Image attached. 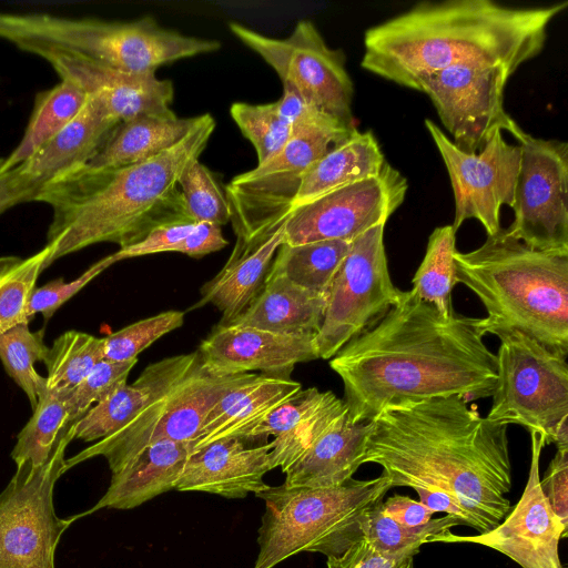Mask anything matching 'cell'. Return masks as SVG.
Returning <instances> with one entry per match:
<instances>
[{
	"instance_id": "obj_30",
	"label": "cell",
	"mask_w": 568,
	"mask_h": 568,
	"mask_svg": "<svg viewBox=\"0 0 568 568\" xmlns=\"http://www.w3.org/2000/svg\"><path fill=\"white\" fill-rule=\"evenodd\" d=\"M200 115L179 118L173 111L142 114L120 122L87 163L92 168H120L152 159L184 139Z\"/></svg>"
},
{
	"instance_id": "obj_7",
	"label": "cell",
	"mask_w": 568,
	"mask_h": 568,
	"mask_svg": "<svg viewBox=\"0 0 568 568\" xmlns=\"http://www.w3.org/2000/svg\"><path fill=\"white\" fill-rule=\"evenodd\" d=\"M385 475L331 488L283 484L255 494L265 501L253 568H274L301 552L338 556L363 538L365 514L390 489Z\"/></svg>"
},
{
	"instance_id": "obj_25",
	"label": "cell",
	"mask_w": 568,
	"mask_h": 568,
	"mask_svg": "<svg viewBox=\"0 0 568 568\" xmlns=\"http://www.w3.org/2000/svg\"><path fill=\"white\" fill-rule=\"evenodd\" d=\"M287 219L253 237L236 240L224 266L201 287V300L195 306L214 305L222 313L221 325L239 317L257 295L267 276L284 241Z\"/></svg>"
},
{
	"instance_id": "obj_2",
	"label": "cell",
	"mask_w": 568,
	"mask_h": 568,
	"mask_svg": "<svg viewBox=\"0 0 568 568\" xmlns=\"http://www.w3.org/2000/svg\"><path fill=\"white\" fill-rule=\"evenodd\" d=\"M369 424L363 464L379 465L392 488L448 494L479 534L509 513L508 426L480 416L465 397L386 407Z\"/></svg>"
},
{
	"instance_id": "obj_38",
	"label": "cell",
	"mask_w": 568,
	"mask_h": 568,
	"mask_svg": "<svg viewBox=\"0 0 568 568\" xmlns=\"http://www.w3.org/2000/svg\"><path fill=\"white\" fill-rule=\"evenodd\" d=\"M48 255L49 248L44 246L26 258L0 257V333L29 324V301Z\"/></svg>"
},
{
	"instance_id": "obj_8",
	"label": "cell",
	"mask_w": 568,
	"mask_h": 568,
	"mask_svg": "<svg viewBox=\"0 0 568 568\" xmlns=\"http://www.w3.org/2000/svg\"><path fill=\"white\" fill-rule=\"evenodd\" d=\"M498 338L497 381L486 417L507 426H523L542 438L545 445L568 450L566 357L518 331Z\"/></svg>"
},
{
	"instance_id": "obj_42",
	"label": "cell",
	"mask_w": 568,
	"mask_h": 568,
	"mask_svg": "<svg viewBox=\"0 0 568 568\" xmlns=\"http://www.w3.org/2000/svg\"><path fill=\"white\" fill-rule=\"evenodd\" d=\"M183 323L181 311H166L132 323L103 337V358L112 362L136 359L146 347Z\"/></svg>"
},
{
	"instance_id": "obj_11",
	"label": "cell",
	"mask_w": 568,
	"mask_h": 568,
	"mask_svg": "<svg viewBox=\"0 0 568 568\" xmlns=\"http://www.w3.org/2000/svg\"><path fill=\"white\" fill-rule=\"evenodd\" d=\"M231 32L255 51L280 77L283 89L304 102L355 129L352 112L354 87L345 68V55L331 49L310 20H301L285 39L264 36L239 22Z\"/></svg>"
},
{
	"instance_id": "obj_50",
	"label": "cell",
	"mask_w": 568,
	"mask_h": 568,
	"mask_svg": "<svg viewBox=\"0 0 568 568\" xmlns=\"http://www.w3.org/2000/svg\"><path fill=\"white\" fill-rule=\"evenodd\" d=\"M402 568H414L413 558L407 559Z\"/></svg>"
},
{
	"instance_id": "obj_39",
	"label": "cell",
	"mask_w": 568,
	"mask_h": 568,
	"mask_svg": "<svg viewBox=\"0 0 568 568\" xmlns=\"http://www.w3.org/2000/svg\"><path fill=\"white\" fill-rule=\"evenodd\" d=\"M48 351L44 331L32 332L29 324L0 333V359L8 375L27 395L32 409L45 387V377L37 372L34 365L44 362Z\"/></svg>"
},
{
	"instance_id": "obj_32",
	"label": "cell",
	"mask_w": 568,
	"mask_h": 568,
	"mask_svg": "<svg viewBox=\"0 0 568 568\" xmlns=\"http://www.w3.org/2000/svg\"><path fill=\"white\" fill-rule=\"evenodd\" d=\"M87 101L88 94L68 80L39 92L22 139L7 158L0 159V174L32 156L63 131L79 115Z\"/></svg>"
},
{
	"instance_id": "obj_14",
	"label": "cell",
	"mask_w": 568,
	"mask_h": 568,
	"mask_svg": "<svg viewBox=\"0 0 568 568\" xmlns=\"http://www.w3.org/2000/svg\"><path fill=\"white\" fill-rule=\"evenodd\" d=\"M511 74L498 65H454L424 77L416 90L429 97L452 142L475 154L496 131H507L518 142L527 134L504 108Z\"/></svg>"
},
{
	"instance_id": "obj_40",
	"label": "cell",
	"mask_w": 568,
	"mask_h": 568,
	"mask_svg": "<svg viewBox=\"0 0 568 568\" xmlns=\"http://www.w3.org/2000/svg\"><path fill=\"white\" fill-rule=\"evenodd\" d=\"M230 114L255 148L257 165L277 155L292 138V128L281 115L276 101L265 104L235 102Z\"/></svg>"
},
{
	"instance_id": "obj_20",
	"label": "cell",
	"mask_w": 568,
	"mask_h": 568,
	"mask_svg": "<svg viewBox=\"0 0 568 568\" xmlns=\"http://www.w3.org/2000/svg\"><path fill=\"white\" fill-rule=\"evenodd\" d=\"M196 353L202 367L215 376L261 371L290 378L296 364L318 359L315 335H285L235 324L216 325Z\"/></svg>"
},
{
	"instance_id": "obj_36",
	"label": "cell",
	"mask_w": 568,
	"mask_h": 568,
	"mask_svg": "<svg viewBox=\"0 0 568 568\" xmlns=\"http://www.w3.org/2000/svg\"><path fill=\"white\" fill-rule=\"evenodd\" d=\"M103 338L79 331L57 337L44 359L45 386L69 394L103 359Z\"/></svg>"
},
{
	"instance_id": "obj_37",
	"label": "cell",
	"mask_w": 568,
	"mask_h": 568,
	"mask_svg": "<svg viewBox=\"0 0 568 568\" xmlns=\"http://www.w3.org/2000/svg\"><path fill=\"white\" fill-rule=\"evenodd\" d=\"M383 501V500H382ZM382 501L373 506L363 520V537H365L378 551L399 558L414 557L423 544L430 540L462 523L452 516L432 519L419 528H407L382 509Z\"/></svg>"
},
{
	"instance_id": "obj_6",
	"label": "cell",
	"mask_w": 568,
	"mask_h": 568,
	"mask_svg": "<svg viewBox=\"0 0 568 568\" xmlns=\"http://www.w3.org/2000/svg\"><path fill=\"white\" fill-rule=\"evenodd\" d=\"M0 38L30 53L55 50L129 73L155 72L160 65L221 48L217 40L166 29L149 16L133 21H104L48 13H0Z\"/></svg>"
},
{
	"instance_id": "obj_44",
	"label": "cell",
	"mask_w": 568,
	"mask_h": 568,
	"mask_svg": "<svg viewBox=\"0 0 568 568\" xmlns=\"http://www.w3.org/2000/svg\"><path fill=\"white\" fill-rule=\"evenodd\" d=\"M114 263H116V260L111 254L98 261L71 282L57 278L40 287H36L29 301V318L31 320L33 315L40 313L48 321L67 301Z\"/></svg>"
},
{
	"instance_id": "obj_23",
	"label": "cell",
	"mask_w": 568,
	"mask_h": 568,
	"mask_svg": "<svg viewBox=\"0 0 568 568\" xmlns=\"http://www.w3.org/2000/svg\"><path fill=\"white\" fill-rule=\"evenodd\" d=\"M347 414L343 399L316 387L301 389L267 414L240 438L248 444H266L273 467L284 473L335 422Z\"/></svg>"
},
{
	"instance_id": "obj_9",
	"label": "cell",
	"mask_w": 568,
	"mask_h": 568,
	"mask_svg": "<svg viewBox=\"0 0 568 568\" xmlns=\"http://www.w3.org/2000/svg\"><path fill=\"white\" fill-rule=\"evenodd\" d=\"M72 440L67 428L47 463L17 465L0 493V568H55L57 546L77 518L58 517L53 504Z\"/></svg>"
},
{
	"instance_id": "obj_1",
	"label": "cell",
	"mask_w": 568,
	"mask_h": 568,
	"mask_svg": "<svg viewBox=\"0 0 568 568\" xmlns=\"http://www.w3.org/2000/svg\"><path fill=\"white\" fill-rule=\"evenodd\" d=\"M481 318L442 315L413 290L329 359L341 377L351 423L384 408L459 395H493L497 356L484 343Z\"/></svg>"
},
{
	"instance_id": "obj_3",
	"label": "cell",
	"mask_w": 568,
	"mask_h": 568,
	"mask_svg": "<svg viewBox=\"0 0 568 568\" xmlns=\"http://www.w3.org/2000/svg\"><path fill=\"white\" fill-rule=\"evenodd\" d=\"M567 7L420 2L365 32L361 65L413 90L424 77L454 65H498L515 73L541 52L548 26Z\"/></svg>"
},
{
	"instance_id": "obj_10",
	"label": "cell",
	"mask_w": 568,
	"mask_h": 568,
	"mask_svg": "<svg viewBox=\"0 0 568 568\" xmlns=\"http://www.w3.org/2000/svg\"><path fill=\"white\" fill-rule=\"evenodd\" d=\"M256 375L215 376L209 374L199 361L169 393L151 403L124 427L65 458V471L82 462L102 456L113 474L154 443H192L215 403L230 389Z\"/></svg>"
},
{
	"instance_id": "obj_43",
	"label": "cell",
	"mask_w": 568,
	"mask_h": 568,
	"mask_svg": "<svg viewBox=\"0 0 568 568\" xmlns=\"http://www.w3.org/2000/svg\"><path fill=\"white\" fill-rule=\"evenodd\" d=\"M136 359L112 362L101 359L91 372L67 395L69 424L81 418L90 408L126 384Z\"/></svg>"
},
{
	"instance_id": "obj_31",
	"label": "cell",
	"mask_w": 568,
	"mask_h": 568,
	"mask_svg": "<svg viewBox=\"0 0 568 568\" xmlns=\"http://www.w3.org/2000/svg\"><path fill=\"white\" fill-rule=\"evenodd\" d=\"M386 164L371 131L355 129L333 145L304 175L292 210L341 186L377 175Z\"/></svg>"
},
{
	"instance_id": "obj_22",
	"label": "cell",
	"mask_w": 568,
	"mask_h": 568,
	"mask_svg": "<svg viewBox=\"0 0 568 568\" xmlns=\"http://www.w3.org/2000/svg\"><path fill=\"white\" fill-rule=\"evenodd\" d=\"M272 443L253 445L240 438H224L190 452L174 489L203 491L226 498H244L268 487L264 481L274 469Z\"/></svg>"
},
{
	"instance_id": "obj_12",
	"label": "cell",
	"mask_w": 568,
	"mask_h": 568,
	"mask_svg": "<svg viewBox=\"0 0 568 568\" xmlns=\"http://www.w3.org/2000/svg\"><path fill=\"white\" fill-rule=\"evenodd\" d=\"M303 128L267 162L234 176L225 187L236 240H247L285 220L310 168L352 132Z\"/></svg>"
},
{
	"instance_id": "obj_17",
	"label": "cell",
	"mask_w": 568,
	"mask_h": 568,
	"mask_svg": "<svg viewBox=\"0 0 568 568\" xmlns=\"http://www.w3.org/2000/svg\"><path fill=\"white\" fill-rule=\"evenodd\" d=\"M407 190L405 176L386 163L375 176L335 189L292 210L283 243L353 241L367 230L386 224L404 202Z\"/></svg>"
},
{
	"instance_id": "obj_49",
	"label": "cell",
	"mask_w": 568,
	"mask_h": 568,
	"mask_svg": "<svg viewBox=\"0 0 568 568\" xmlns=\"http://www.w3.org/2000/svg\"><path fill=\"white\" fill-rule=\"evenodd\" d=\"M383 511L407 528H419L432 520L434 513L408 496L393 495L382 501Z\"/></svg>"
},
{
	"instance_id": "obj_47",
	"label": "cell",
	"mask_w": 568,
	"mask_h": 568,
	"mask_svg": "<svg viewBox=\"0 0 568 568\" xmlns=\"http://www.w3.org/2000/svg\"><path fill=\"white\" fill-rule=\"evenodd\" d=\"M413 558V557H410ZM409 558H399L378 551L365 537L338 556H329L327 568H402Z\"/></svg>"
},
{
	"instance_id": "obj_18",
	"label": "cell",
	"mask_w": 568,
	"mask_h": 568,
	"mask_svg": "<svg viewBox=\"0 0 568 568\" xmlns=\"http://www.w3.org/2000/svg\"><path fill=\"white\" fill-rule=\"evenodd\" d=\"M530 438L528 480L511 511L487 532L457 536L447 530L430 542L481 545L507 556L521 568H564L558 546L559 540L567 537L568 529L554 514L540 486L539 462L545 443L537 434H530Z\"/></svg>"
},
{
	"instance_id": "obj_27",
	"label": "cell",
	"mask_w": 568,
	"mask_h": 568,
	"mask_svg": "<svg viewBox=\"0 0 568 568\" xmlns=\"http://www.w3.org/2000/svg\"><path fill=\"white\" fill-rule=\"evenodd\" d=\"M371 424L349 422L347 414L327 428L285 471L284 486L331 488L353 478L363 465Z\"/></svg>"
},
{
	"instance_id": "obj_21",
	"label": "cell",
	"mask_w": 568,
	"mask_h": 568,
	"mask_svg": "<svg viewBox=\"0 0 568 568\" xmlns=\"http://www.w3.org/2000/svg\"><path fill=\"white\" fill-rule=\"evenodd\" d=\"M33 54L47 60L61 80L77 84L97 100L118 122L142 114L172 111L173 83L159 79L155 72H123L79 55L49 49L38 50Z\"/></svg>"
},
{
	"instance_id": "obj_19",
	"label": "cell",
	"mask_w": 568,
	"mask_h": 568,
	"mask_svg": "<svg viewBox=\"0 0 568 568\" xmlns=\"http://www.w3.org/2000/svg\"><path fill=\"white\" fill-rule=\"evenodd\" d=\"M119 123L88 95L82 111L63 131L32 156L0 174V215L36 201L48 184L87 164Z\"/></svg>"
},
{
	"instance_id": "obj_16",
	"label": "cell",
	"mask_w": 568,
	"mask_h": 568,
	"mask_svg": "<svg viewBox=\"0 0 568 568\" xmlns=\"http://www.w3.org/2000/svg\"><path fill=\"white\" fill-rule=\"evenodd\" d=\"M446 165L455 200L452 224L456 233L468 219L481 223L487 235L500 229V209L513 207L520 166V148L506 142L496 131L484 149L475 154L459 150L432 120H425Z\"/></svg>"
},
{
	"instance_id": "obj_4",
	"label": "cell",
	"mask_w": 568,
	"mask_h": 568,
	"mask_svg": "<svg viewBox=\"0 0 568 568\" xmlns=\"http://www.w3.org/2000/svg\"><path fill=\"white\" fill-rule=\"evenodd\" d=\"M215 128L210 113L201 114L184 139L152 159L120 168L84 164L48 184L36 200L52 209L44 268L90 245L125 248L160 224L191 220L179 179L200 159Z\"/></svg>"
},
{
	"instance_id": "obj_46",
	"label": "cell",
	"mask_w": 568,
	"mask_h": 568,
	"mask_svg": "<svg viewBox=\"0 0 568 568\" xmlns=\"http://www.w3.org/2000/svg\"><path fill=\"white\" fill-rule=\"evenodd\" d=\"M540 486L554 514L568 529V450H557Z\"/></svg>"
},
{
	"instance_id": "obj_34",
	"label": "cell",
	"mask_w": 568,
	"mask_h": 568,
	"mask_svg": "<svg viewBox=\"0 0 568 568\" xmlns=\"http://www.w3.org/2000/svg\"><path fill=\"white\" fill-rule=\"evenodd\" d=\"M67 395L47 386L40 392L33 414L18 434L11 452L16 465L24 462L42 465L49 460L60 437L70 426Z\"/></svg>"
},
{
	"instance_id": "obj_15",
	"label": "cell",
	"mask_w": 568,
	"mask_h": 568,
	"mask_svg": "<svg viewBox=\"0 0 568 568\" xmlns=\"http://www.w3.org/2000/svg\"><path fill=\"white\" fill-rule=\"evenodd\" d=\"M507 231L527 246L568 254V143L526 134Z\"/></svg>"
},
{
	"instance_id": "obj_41",
	"label": "cell",
	"mask_w": 568,
	"mask_h": 568,
	"mask_svg": "<svg viewBox=\"0 0 568 568\" xmlns=\"http://www.w3.org/2000/svg\"><path fill=\"white\" fill-rule=\"evenodd\" d=\"M179 187L187 215L193 222L212 223L219 226L231 222V209L225 189L200 162V159L185 168L179 179Z\"/></svg>"
},
{
	"instance_id": "obj_24",
	"label": "cell",
	"mask_w": 568,
	"mask_h": 568,
	"mask_svg": "<svg viewBox=\"0 0 568 568\" xmlns=\"http://www.w3.org/2000/svg\"><path fill=\"white\" fill-rule=\"evenodd\" d=\"M199 363L196 352L165 357L146 366L68 427L72 439L98 442L124 427L151 403L169 393Z\"/></svg>"
},
{
	"instance_id": "obj_33",
	"label": "cell",
	"mask_w": 568,
	"mask_h": 568,
	"mask_svg": "<svg viewBox=\"0 0 568 568\" xmlns=\"http://www.w3.org/2000/svg\"><path fill=\"white\" fill-rule=\"evenodd\" d=\"M352 241L327 240L298 245L282 243L268 274L282 276L305 290L327 294Z\"/></svg>"
},
{
	"instance_id": "obj_26",
	"label": "cell",
	"mask_w": 568,
	"mask_h": 568,
	"mask_svg": "<svg viewBox=\"0 0 568 568\" xmlns=\"http://www.w3.org/2000/svg\"><path fill=\"white\" fill-rule=\"evenodd\" d=\"M302 389L291 378L257 374L225 393L206 415L191 452L224 438H241L246 430Z\"/></svg>"
},
{
	"instance_id": "obj_48",
	"label": "cell",
	"mask_w": 568,
	"mask_h": 568,
	"mask_svg": "<svg viewBox=\"0 0 568 568\" xmlns=\"http://www.w3.org/2000/svg\"><path fill=\"white\" fill-rule=\"evenodd\" d=\"M229 244L221 226L212 223H196L190 234L181 241L173 252L192 257H201L222 250Z\"/></svg>"
},
{
	"instance_id": "obj_35",
	"label": "cell",
	"mask_w": 568,
	"mask_h": 568,
	"mask_svg": "<svg viewBox=\"0 0 568 568\" xmlns=\"http://www.w3.org/2000/svg\"><path fill=\"white\" fill-rule=\"evenodd\" d=\"M455 234L452 225L436 227L432 232L424 258L412 281V290L444 316L454 313L452 292L457 284Z\"/></svg>"
},
{
	"instance_id": "obj_5",
	"label": "cell",
	"mask_w": 568,
	"mask_h": 568,
	"mask_svg": "<svg viewBox=\"0 0 568 568\" xmlns=\"http://www.w3.org/2000/svg\"><path fill=\"white\" fill-rule=\"evenodd\" d=\"M456 282L484 305L485 335L518 331L568 356V254L531 248L500 229L454 254Z\"/></svg>"
},
{
	"instance_id": "obj_28",
	"label": "cell",
	"mask_w": 568,
	"mask_h": 568,
	"mask_svg": "<svg viewBox=\"0 0 568 568\" xmlns=\"http://www.w3.org/2000/svg\"><path fill=\"white\" fill-rule=\"evenodd\" d=\"M190 452L189 442L163 440L145 447L112 474L105 494L87 514L102 508L132 509L174 489Z\"/></svg>"
},
{
	"instance_id": "obj_13",
	"label": "cell",
	"mask_w": 568,
	"mask_h": 568,
	"mask_svg": "<svg viewBox=\"0 0 568 568\" xmlns=\"http://www.w3.org/2000/svg\"><path fill=\"white\" fill-rule=\"evenodd\" d=\"M384 229L378 224L352 241L327 293L315 336L318 358L331 359L402 297L388 271Z\"/></svg>"
},
{
	"instance_id": "obj_45",
	"label": "cell",
	"mask_w": 568,
	"mask_h": 568,
	"mask_svg": "<svg viewBox=\"0 0 568 568\" xmlns=\"http://www.w3.org/2000/svg\"><path fill=\"white\" fill-rule=\"evenodd\" d=\"M191 220H176L153 227L141 241L113 253L116 262L155 253L173 252L195 226Z\"/></svg>"
},
{
	"instance_id": "obj_29",
	"label": "cell",
	"mask_w": 568,
	"mask_h": 568,
	"mask_svg": "<svg viewBox=\"0 0 568 568\" xmlns=\"http://www.w3.org/2000/svg\"><path fill=\"white\" fill-rule=\"evenodd\" d=\"M327 294L300 287L288 280L267 276L252 303L229 324L250 326L285 335H317Z\"/></svg>"
}]
</instances>
